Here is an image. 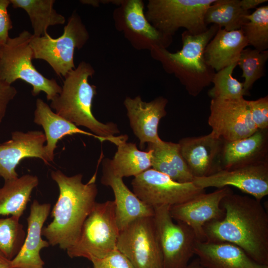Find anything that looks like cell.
<instances>
[{
	"mask_svg": "<svg viewBox=\"0 0 268 268\" xmlns=\"http://www.w3.org/2000/svg\"><path fill=\"white\" fill-rule=\"evenodd\" d=\"M261 201L233 191L225 196L220 202L224 217L203 227L206 241L234 244L257 263L268 265V214Z\"/></svg>",
	"mask_w": 268,
	"mask_h": 268,
	"instance_id": "obj_1",
	"label": "cell"
},
{
	"mask_svg": "<svg viewBox=\"0 0 268 268\" xmlns=\"http://www.w3.org/2000/svg\"><path fill=\"white\" fill-rule=\"evenodd\" d=\"M52 179L59 189V196L52 212L53 218L43 227L42 235L50 245L67 250L76 242L82 225L91 212L98 193L95 177L86 184L83 175L67 176L61 171H52Z\"/></svg>",
	"mask_w": 268,
	"mask_h": 268,
	"instance_id": "obj_2",
	"label": "cell"
},
{
	"mask_svg": "<svg viewBox=\"0 0 268 268\" xmlns=\"http://www.w3.org/2000/svg\"><path fill=\"white\" fill-rule=\"evenodd\" d=\"M94 73L89 64L81 62L65 76L62 91L51 101L50 107L77 127H84L95 135L117 145L125 138V134L115 135L120 133L117 125L112 122H100L92 112L96 87L89 84L88 78Z\"/></svg>",
	"mask_w": 268,
	"mask_h": 268,
	"instance_id": "obj_3",
	"label": "cell"
},
{
	"mask_svg": "<svg viewBox=\"0 0 268 268\" xmlns=\"http://www.w3.org/2000/svg\"><path fill=\"white\" fill-rule=\"evenodd\" d=\"M32 34L24 30L18 36L9 38L0 49V75L11 84L21 79L32 86V94L43 91L51 101L62 91V87L54 79H49L39 72L33 65V52L30 46Z\"/></svg>",
	"mask_w": 268,
	"mask_h": 268,
	"instance_id": "obj_4",
	"label": "cell"
},
{
	"mask_svg": "<svg viewBox=\"0 0 268 268\" xmlns=\"http://www.w3.org/2000/svg\"><path fill=\"white\" fill-rule=\"evenodd\" d=\"M120 230L114 201L95 203L85 220L78 239L66 250L71 258H84L91 261L109 255L116 249Z\"/></svg>",
	"mask_w": 268,
	"mask_h": 268,
	"instance_id": "obj_5",
	"label": "cell"
},
{
	"mask_svg": "<svg viewBox=\"0 0 268 268\" xmlns=\"http://www.w3.org/2000/svg\"><path fill=\"white\" fill-rule=\"evenodd\" d=\"M220 27L212 24L203 33L192 34L187 31L182 33L183 47L181 50L172 53L160 49L163 55L181 69L185 75L184 84L190 95H198L208 86L214 74L204 59V51L208 42Z\"/></svg>",
	"mask_w": 268,
	"mask_h": 268,
	"instance_id": "obj_6",
	"label": "cell"
},
{
	"mask_svg": "<svg viewBox=\"0 0 268 268\" xmlns=\"http://www.w3.org/2000/svg\"><path fill=\"white\" fill-rule=\"evenodd\" d=\"M88 37L80 17L73 13L68 19L61 36L53 38L48 33L40 37H34L32 34L29 44L34 59L45 61L57 75L65 77L75 68V48H82Z\"/></svg>",
	"mask_w": 268,
	"mask_h": 268,
	"instance_id": "obj_7",
	"label": "cell"
},
{
	"mask_svg": "<svg viewBox=\"0 0 268 268\" xmlns=\"http://www.w3.org/2000/svg\"><path fill=\"white\" fill-rule=\"evenodd\" d=\"M215 0H153L148 5V19L162 34L185 28L192 34L205 31L204 15Z\"/></svg>",
	"mask_w": 268,
	"mask_h": 268,
	"instance_id": "obj_8",
	"label": "cell"
},
{
	"mask_svg": "<svg viewBox=\"0 0 268 268\" xmlns=\"http://www.w3.org/2000/svg\"><path fill=\"white\" fill-rule=\"evenodd\" d=\"M170 206L154 207L153 219L162 256V268H185L195 255L197 238L187 224L174 219Z\"/></svg>",
	"mask_w": 268,
	"mask_h": 268,
	"instance_id": "obj_9",
	"label": "cell"
},
{
	"mask_svg": "<svg viewBox=\"0 0 268 268\" xmlns=\"http://www.w3.org/2000/svg\"><path fill=\"white\" fill-rule=\"evenodd\" d=\"M116 249L134 268H162L153 216L137 219L120 231Z\"/></svg>",
	"mask_w": 268,
	"mask_h": 268,
	"instance_id": "obj_10",
	"label": "cell"
},
{
	"mask_svg": "<svg viewBox=\"0 0 268 268\" xmlns=\"http://www.w3.org/2000/svg\"><path fill=\"white\" fill-rule=\"evenodd\" d=\"M132 186L137 198L153 207L182 203L205 192L193 182H176L151 168L134 177Z\"/></svg>",
	"mask_w": 268,
	"mask_h": 268,
	"instance_id": "obj_11",
	"label": "cell"
},
{
	"mask_svg": "<svg viewBox=\"0 0 268 268\" xmlns=\"http://www.w3.org/2000/svg\"><path fill=\"white\" fill-rule=\"evenodd\" d=\"M208 124L211 133L225 141L246 137L258 130L244 97L211 99Z\"/></svg>",
	"mask_w": 268,
	"mask_h": 268,
	"instance_id": "obj_12",
	"label": "cell"
},
{
	"mask_svg": "<svg viewBox=\"0 0 268 268\" xmlns=\"http://www.w3.org/2000/svg\"><path fill=\"white\" fill-rule=\"evenodd\" d=\"M193 182L203 189L233 186L261 201L268 195V161L221 170L207 177H194Z\"/></svg>",
	"mask_w": 268,
	"mask_h": 268,
	"instance_id": "obj_13",
	"label": "cell"
},
{
	"mask_svg": "<svg viewBox=\"0 0 268 268\" xmlns=\"http://www.w3.org/2000/svg\"><path fill=\"white\" fill-rule=\"evenodd\" d=\"M232 192L229 187H225L210 193L204 192L184 203L170 206V215L174 220L189 225L198 241H206L204 225L224 217L225 212L220 206V202Z\"/></svg>",
	"mask_w": 268,
	"mask_h": 268,
	"instance_id": "obj_14",
	"label": "cell"
},
{
	"mask_svg": "<svg viewBox=\"0 0 268 268\" xmlns=\"http://www.w3.org/2000/svg\"><path fill=\"white\" fill-rule=\"evenodd\" d=\"M224 141L211 133L179 140L181 153L194 177H207L222 170Z\"/></svg>",
	"mask_w": 268,
	"mask_h": 268,
	"instance_id": "obj_15",
	"label": "cell"
},
{
	"mask_svg": "<svg viewBox=\"0 0 268 268\" xmlns=\"http://www.w3.org/2000/svg\"><path fill=\"white\" fill-rule=\"evenodd\" d=\"M46 141L45 135L41 131L12 132L10 139L0 143V177L4 181L18 177L16 167L24 158H39L47 164Z\"/></svg>",
	"mask_w": 268,
	"mask_h": 268,
	"instance_id": "obj_16",
	"label": "cell"
},
{
	"mask_svg": "<svg viewBox=\"0 0 268 268\" xmlns=\"http://www.w3.org/2000/svg\"><path fill=\"white\" fill-rule=\"evenodd\" d=\"M167 100L162 97L146 102L140 97H127L124 104L127 111L130 126L134 135L139 140V147L145 143H156L162 139L158 135L160 120L165 117Z\"/></svg>",
	"mask_w": 268,
	"mask_h": 268,
	"instance_id": "obj_17",
	"label": "cell"
},
{
	"mask_svg": "<svg viewBox=\"0 0 268 268\" xmlns=\"http://www.w3.org/2000/svg\"><path fill=\"white\" fill-rule=\"evenodd\" d=\"M51 207L49 203H40L36 200L33 201L27 218V234L19 252L10 260V268H44L40 251L50 244L42 239V231Z\"/></svg>",
	"mask_w": 268,
	"mask_h": 268,
	"instance_id": "obj_18",
	"label": "cell"
},
{
	"mask_svg": "<svg viewBox=\"0 0 268 268\" xmlns=\"http://www.w3.org/2000/svg\"><path fill=\"white\" fill-rule=\"evenodd\" d=\"M101 183L111 187L114 193L116 221L120 231L137 219L154 215L153 207L139 199L125 184L123 178L115 174L108 158L103 161Z\"/></svg>",
	"mask_w": 268,
	"mask_h": 268,
	"instance_id": "obj_19",
	"label": "cell"
},
{
	"mask_svg": "<svg viewBox=\"0 0 268 268\" xmlns=\"http://www.w3.org/2000/svg\"><path fill=\"white\" fill-rule=\"evenodd\" d=\"M268 161V129L258 130L251 135L224 141L222 170Z\"/></svg>",
	"mask_w": 268,
	"mask_h": 268,
	"instance_id": "obj_20",
	"label": "cell"
},
{
	"mask_svg": "<svg viewBox=\"0 0 268 268\" xmlns=\"http://www.w3.org/2000/svg\"><path fill=\"white\" fill-rule=\"evenodd\" d=\"M194 254L203 268H268L251 259L238 246L228 242L197 241Z\"/></svg>",
	"mask_w": 268,
	"mask_h": 268,
	"instance_id": "obj_21",
	"label": "cell"
},
{
	"mask_svg": "<svg viewBox=\"0 0 268 268\" xmlns=\"http://www.w3.org/2000/svg\"><path fill=\"white\" fill-rule=\"evenodd\" d=\"M34 122L43 128L47 143L44 146L47 164L53 162L58 141L67 135L81 134L91 136L101 142L106 141L93 133L83 131L75 124L54 113L47 103L38 98L34 113Z\"/></svg>",
	"mask_w": 268,
	"mask_h": 268,
	"instance_id": "obj_22",
	"label": "cell"
},
{
	"mask_svg": "<svg viewBox=\"0 0 268 268\" xmlns=\"http://www.w3.org/2000/svg\"><path fill=\"white\" fill-rule=\"evenodd\" d=\"M248 42L241 29L227 31L219 28L204 51L206 64L217 72L237 63Z\"/></svg>",
	"mask_w": 268,
	"mask_h": 268,
	"instance_id": "obj_23",
	"label": "cell"
},
{
	"mask_svg": "<svg viewBox=\"0 0 268 268\" xmlns=\"http://www.w3.org/2000/svg\"><path fill=\"white\" fill-rule=\"evenodd\" d=\"M152 151L151 168L179 183L193 182L194 177L183 158L178 143L161 140L147 144Z\"/></svg>",
	"mask_w": 268,
	"mask_h": 268,
	"instance_id": "obj_24",
	"label": "cell"
},
{
	"mask_svg": "<svg viewBox=\"0 0 268 268\" xmlns=\"http://www.w3.org/2000/svg\"><path fill=\"white\" fill-rule=\"evenodd\" d=\"M38 184V177L30 174L4 181V185L0 188V215L20 218L32 192Z\"/></svg>",
	"mask_w": 268,
	"mask_h": 268,
	"instance_id": "obj_25",
	"label": "cell"
},
{
	"mask_svg": "<svg viewBox=\"0 0 268 268\" xmlns=\"http://www.w3.org/2000/svg\"><path fill=\"white\" fill-rule=\"evenodd\" d=\"M117 151L110 159L112 170L117 176L135 177L151 168L152 151L139 150L135 143L123 141L117 145Z\"/></svg>",
	"mask_w": 268,
	"mask_h": 268,
	"instance_id": "obj_26",
	"label": "cell"
},
{
	"mask_svg": "<svg viewBox=\"0 0 268 268\" xmlns=\"http://www.w3.org/2000/svg\"><path fill=\"white\" fill-rule=\"evenodd\" d=\"M10 2L13 8H21L26 12L34 37L43 36L48 33L49 27L65 23V17L54 8L55 0H10Z\"/></svg>",
	"mask_w": 268,
	"mask_h": 268,
	"instance_id": "obj_27",
	"label": "cell"
},
{
	"mask_svg": "<svg viewBox=\"0 0 268 268\" xmlns=\"http://www.w3.org/2000/svg\"><path fill=\"white\" fill-rule=\"evenodd\" d=\"M249 11L240 6V0H215L207 9L204 22L215 24L227 31L240 29L248 21Z\"/></svg>",
	"mask_w": 268,
	"mask_h": 268,
	"instance_id": "obj_28",
	"label": "cell"
},
{
	"mask_svg": "<svg viewBox=\"0 0 268 268\" xmlns=\"http://www.w3.org/2000/svg\"><path fill=\"white\" fill-rule=\"evenodd\" d=\"M248 21L241 28L248 42L259 51L268 48V5L257 7L246 15Z\"/></svg>",
	"mask_w": 268,
	"mask_h": 268,
	"instance_id": "obj_29",
	"label": "cell"
},
{
	"mask_svg": "<svg viewBox=\"0 0 268 268\" xmlns=\"http://www.w3.org/2000/svg\"><path fill=\"white\" fill-rule=\"evenodd\" d=\"M268 59V51H259L250 48L244 49L241 52L237 66L242 70V77L245 95H249L254 83L265 74V64Z\"/></svg>",
	"mask_w": 268,
	"mask_h": 268,
	"instance_id": "obj_30",
	"label": "cell"
},
{
	"mask_svg": "<svg viewBox=\"0 0 268 268\" xmlns=\"http://www.w3.org/2000/svg\"><path fill=\"white\" fill-rule=\"evenodd\" d=\"M19 219L13 216L0 218V251L10 260L19 252L26 237Z\"/></svg>",
	"mask_w": 268,
	"mask_h": 268,
	"instance_id": "obj_31",
	"label": "cell"
},
{
	"mask_svg": "<svg viewBox=\"0 0 268 268\" xmlns=\"http://www.w3.org/2000/svg\"><path fill=\"white\" fill-rule=\"evenodd\" d=\"M237 66V63H235L214 73L212 80L213 86L208 92L211 99L238 98L245 95L243 82L232 76Z\"/></svg>",
	"mask_w": 268,
	"mask_h": 268,
	"instance_id": "obj_32",
	"label": "cell"
},
{
	"mask_svg": "<svg viewBox=\"0 0 268 268\" xmlns=\"http://www.w3.org/2000/svg\"><path fill=\"white\" fill-rule=\"evenodd\" d=\"M142 2L129 0L125 6L124 16L127 26L134 32L153 41H159L163 34L150 24L143 13Z\"/></svg>",
	"mask_w": 268,
	"mask_h": 268,
	"instance_id": "obj_33",
	"label": "cell"
},
{
	"mask_svg": "<svg viewBox=\"0 0 268 268\" xmlns=\"http://www.w3.org/2000/svg\"><path fill=\"white\" fill-rule=\"evenodd\" d=\"M253 122L258 130L268 129V97L247 100Z\"/></svg>",
	"mask_w": 268,
	"mask_h": 268,
	"instance_id": "obj_34",
	"label": "cell"
},
{
	"mask_svg": "<svg viewBox=\"0 0 268 268\" xmlns=\"http://www.w3.org/2000/svg\"><path fill=\"white\" fill-rule=\"evenodd\" d=\"M93 268H134L129 260L117 249L101 259L91 261Z\"/></svg>",
	"mask_w": 268,
	"mask_h": 268,
	"instance_id": "obj_35",
	"label": "cell"
},
{
	"mask_svg": "<svg viewBox=\"0 0 268 268\" xmlns=\"http://www.w3.org/2000/svg\"><path fill=\"white\" fill-rule=\"evenodd\" d=\"M10 0H0V49L3 47L9 39L8 32L12 25L7 12Z\"/></svg>",
	"mask_w": 268,
	"mask_h": 268,
	"instance_id": "obj_36",
	"label": "cell"
},
{
	"mask_svg": "<svg viewBox=\"0 0 268 268\" xmlns=\"http://www.w3.org/2000/svg\"><path fill=\"white\" fill-rule=\"evenodd\" d=\"M17 93L16 89L3 80L0 75V124L5 115L9 103Z\"/></svg>",
	"mask_w": 268,
	"mask_h": 268,
	"instance_id": "obj_37",
	"label": "cell"
},
{
	"mask_svg": "<svg viewBox=\"0 0 268 268\" xmlns=\"http://www.w3.org/2000/svg\"><path fill=\"white\" fill-rule=\"evenodd\" d=\"M267 1V0H240V4L244 10L249 11Z\"/></svg>",
	"mask_w": 268,
	"mask_h": 268,
	"instance_id": "obj_38",
	"label": "cell"
},
{
	"mask_svg": "<svg viewBox=\"0 0 268 268\" xmlns=\"http://www.w3.org/2000/svg\"><path fill=\"white\" fill-rule=\"evenodd\" d=\"M0 268H10V260L0 251Z\"/></svg>",
	"mask_w": 268,
	"mask_h": 268,
	"instance_id": "obj_39",
	"label": "cell"
},
{
	"mask_svg": "<svg viewBox=\"0 0 268 268\" xmlns=\"http://www.w3.org/2000/svg\"><path fill=\"white\" fill-rule=\"evenodd\" d=\"M185 268H203L198 258L189 263Z\"/></svg>",
	"mask_w": 268,
	"mask_h": 268,
	"instance_id": "obj_40",
	"label": "cell"
}]
</instances>
